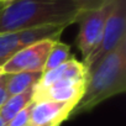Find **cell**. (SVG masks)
Returning <instances> with one entry per match:
<instances>
[{"instance_id": "obj_8", "label": "cell", "mask_w": 126, "mask_h": 126, "mask_svg": "<svg viewBox=\"0 0 126 126\" xmlns=\"http://www.w3.org/2000/svg\"><path fill=\"white\" fill-rule=\"evenodd\" d=\"M76 104L59 101H33L30 114L31 126H61L69 119Z\"/></svg>"}, {"instance_id": "obj_3", "label": "cell", "mask_w": 126, "mask_h": 126, "mask_svg": "<svg viewBox=\"0 0 126 126\" xmlns=\"http://www.w3.org/2000/svg\"><path fill=\"white\" fill-rule=\"evenodd\" d=\"M112 5L114 0H108L106 4H104L99 9L80 11L78 14L76 20V22L79 25L77 45L83 57L82 62H85L99 45L105 22L112 9Z\"/></svg>"}, {"instance_id": "obj_9", "label": "cell", "mask_w": 126, "mask_h": 126, "mask_svg": "<svg viewBox=\"0 0 126 126\" xmlns=\"http://www.w3.org/2000/svg\"><path fill=\"white\" fill-rule=\"evenodd\" d=\"M88 74V69L84 66V63L80 61H77L74 57L71 58L69 61H67L66 63L42 72L41 78L38 80V83L35 85V88H45L52 83H54L56 80L63 79V78H72V77H84Z\"/></svg>"}, {"instance_id": "obj_19", "label": "cell", "mask_w": 126, "mask_h": 126, "mask_svg": "<svg viewBox=\"0 0 126 126\" xmlns=\"http://www.w3.org/2000/svg\"><path fill=\"white\" fill-rule=\"evenodd\" d=\"M3 6H4V4H0V9H1Z\"/></svg>"}, {"instance_id": "obj_1", "label": "cell", "mask_w": 126, "mask_h": 126, "mask_svg": "<svg viewBox=\"0 0 126 126\" xmlns=\"http://www.w3.org/2000/svg\"><path fill=\"white\" fill-rule=\"evenodd\" d=\"M79 9L71 0H13L0 9V33L76 24Z\"/></svg>"}, {"instance_id": "obj_5", "label": "cell", "mask_w": 126, "mask_h": 126, "mask_svg": "<svg viewBox=\"0 0 126 126\" xmlns=\"http://www.w3.org/2000/svg\"><path fill=\"white\" fill-rule=\"evenodd\" d=\"M64 26H47L32 30L15 31L0 33V67L15 56L22 48L42 41V40H59Z\"/></svg>"}, {"instance_id": "obj_4", "label": "cell", "mask_w": 126, "mask_h": 126, "mask_svg": "<svg viewBox=\"0 0 126 126\" xmlns=\"http://www.w3.org/2000/svg\"><path fill=\"white\" fill-rule=\"evenodd\" d=\"M124 38H126V0H114L100 42L88 59L83 62L87 69L92 68L99 59L115 49Z\"/></svg>"}, {"instance_id": "obj_15", "label": "cell", "mask_w": 126, "mask_h": 126, "mask_svg": "<svg viewBox=\"0 0 126 126\" xmlns=\"http://www.w3.org/2000/svg\"><path fill=\"white\" fill-rule=\"evenodd\" d=\"M9 94L6 90V85H5V79H4V74L0 77V108L3 106V104L8 100Z\"/></svg>"}, {"instance_id": "obj_7", "label": "cell", "mask_w": 126, "mask_h": 126, "mask_svg": "<svg viewBox=\"0 0 126 126\" xmlns=\"http://www.w3.org/2000/svg\"><path fill=\"white\" fill-rule=\"evenodd\" d=\"M87 76L84 77H72L56 80L54 83L45 88L33 89V101H59V103H72L78 104L80 100Z\"/></svg>"}, {"instance_id": "obj_18", "label": "cell", "mask_w": 126, "mask_h": 126, "mask_svg": "<svg viewBox=\"0 0 126 126\" xmlns=\"http://www.w3.org/2000/svg\"><path fill=\"white\" fill-rule=\"evenodd\" d=\"M4 73H3V69H1V67H0V77H1Z\"/></svg>"}, {"instance_id": "obj_16", "label": "cell", "mask_w": 126, "mask_h": 126, "mask_svg": "<svg viewBox=\"0 0 126 126\" xmlns=\"http://www.w3.org/2000/svg\"><path fill=\"white\" fill-rule=\"evenodd\" d=\"M0 126H6V122L3 120V117L0 116Z\"/></svg>"}, {"instance_id": "obj_12", "label": "cell", "mask_w": 126, "mask_h": 126, "mask_svg": "<svg viewBox=\"0 0 126 126\" xmlns=\"http://www.w3.org/2000/svg\"><path fill=\"white\" fill-rule=\"evenodd\" d=\"M71 58H73L72 53H71V46H68L67 43H63L59 40L53 42V46L48 53L46 64L43 68V72L53 69L63 63H66L67 61H69Z\"/></svg>"}, {"instance_id": "obj_11", "label": "cell", "mask_w": 126, "mask_h": 126, "mask_svg": "<svg viewBox=\"0 0 126 126\" xmlns=\"http://www.w3.org/2000/svg\"><path fill=\"white\" fill-rule=\"evenodd\" d=\"M33 89L35 88L8 98V100L0 108V116L3 117L5 122L13 119L17 112H20L24 108H26L33 100Z\"/></svg>"}, {"instance_id": "obj_2", "label": "cell", "mask_w": 126, "mask_h": 126, "mask_svg": "<svg viewBox=\"0 0 126 126\" xmlns=\"http://www.w3.org/2000/svg\"><path fill=\"white\" fill-rule=\"evenodd\" d=\"M126 92V38L88 69L83 95L69 119L89 112L105 100Z\"/></svg>"}, {"instance_id": "obj_14", "label": "cell", "mask_w": 126, "mask_h": 126, "mask_svg": "<svg viewBox=\"0 0 126 126\" xmlns=\"http://www.w3.org/2000/svg\"><path fill=\"white\" fill-rule=\"evenodd\" d=\"M71 1L79 9V11H87L101 8L104 4H106L108 0H71Z\"/></svg>"}, {"instance_id": "obj_13", "label": "cell", "mask_w": 126, "mask_h": 126, "mask_svg": "<svg viewBox=\"0 0 126 126\" xmlns=\"http://www.w3.org/2000/svg\"><path fill=\"white\" fill-rule=\"evenodd\" d=\"M33 100L24 108L20 112H17L13 119H10L6 122V126H29L30 125V114H31V108H32Z\"/></svg>"}, {"instance_id": "obj_20", "label": "cell", "mask_w": 126, "mask_h": 126, "mask_svg": "<svg viewBox=\"0 0 126 126\" xmlns=\"http://www.w3.org/2000/svg\"><path fill=\"white\" fill-rule=\"evenodd\" d=\"M29 126H31V125H29Z\"/></svg>"}, {"instance_id": "obj_10", "label": "cell", "mask_w": 126, "mask_h": 126, "mask_svg": "<svg viewBox=\"0 0 126 126\" xmlns=\"http://www.w3.org/2000/svg\"><path fill=\"white\" fill-rule=\"evenodd\" d=\"M42 73L38 72H19V73H10L4 74L5 85L9 96L24 93L35 88L38 83Z\"/></svg>"}, {"instance_id": "obj_17", "label": "cell", "mask_w": 126, "mask_h": 126, "mask_svg": "<svg viewBox=\"0 0 126 126\" xmlns=\"http://www.w3.org/2000/svg\"><path fill=\"white\" fill-rule=\"evenodd\" d=\"M10 1H13V0H0V4H8V3H10Z\"/></svg>"}, {"instance_id": "obj_6", "label": "cell", "mask_w": 126, "mask_h": 126, "mask_svg": "<svg viewBox=\"0 0 126 126\" xmlns=\"http://www.w3.org/2000/svg\"><path fill=\"white\" fill-rule=\"evenodd\" d=\"M57 40H42L35 42L13 56L1 66L4 74L19 72H38L42 73L48 53Z\"/></svg>"}]
</instances>
